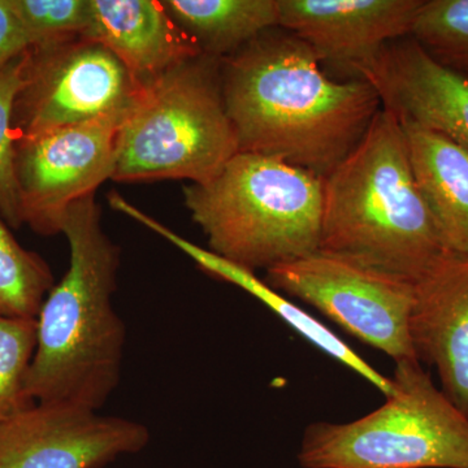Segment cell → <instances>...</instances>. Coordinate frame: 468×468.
Here are the masks:
<instances>
[{
	"label": "cell",
	"instance_id": "ffe728a7",
	"mask_svg": "<svg viewBox=\"0 0 468 468\" xmlns=\"http://www.w3.org/2000/svg\"><path fill=\"white\" fill-rule=\"evenodd\" d=\"M37 346V319L0 315V420L34 405L27 378Z\"/></svg>",
	"mask_w": 468,
	"mask_h": 468
},
{
	"label": "cell",
	"instance_id": "9a60e30c",
	"mask_svg": "<svg viewBox=\"0 0 468 468\" xmlns=\"http://www.w3.org/2000/svg\"><path fill=\"white\" fill-rule=\"evenodd\" d=\"M110 205L111 207L117 209L126 217L133 218L143 226L149 228L154 233L159 234L160 237L167 239L175 248H177L190 260L196 261L197 266L208 275L239 286L252 297L257 298L261 303L266 304L268 309L272 310L277 316L284 320L286 324L294 329L298 335L306 338L314 346L324 351L331 358L337 360L341 365L353 369L359 377L366 378L368 383L378 388L385 397H389L393 393L392 378L383 377L380 372L369 366L362 356L351 349L349 345L341 340L335 332H332L328 326L311 316L309 313L301 309L297 304L292 303L282 292L268 284L266 280H261L260 277L255 275L254 271L233 263V261H228L211 250H206L201 246L190 242L189 239H184L180 234L175 233L174 230L163 226L155 218L134 207L120 194H116L111 198Z\"/></svg>",
	"mask_w": 468,
	"mask_h": 468
},
{
	"label": "cell",
	"instance_id": "4fadbf2b",
	"mask_svg": "<svg viewBox=\"0 0 468 468\" xmlns=\"http://www.w3.org/2000/svg\"><path fill=\"white\" fill-rule=\"evenodd\" d=\"M410 334L419 362L437 368L442 392L468 417V258L445 254L415 284Z\"/></svg>",
	"mask_w": 468,
	"mask_h": 468
},
{
	"label": "cell",
	"instance_id": "3957f363",
	"mask_svg": "<svg viewBox=\"0 0 468 468\" xmlns=\"http://www.w3.org/2000/svg\"><path fill=\"white\" fill-rule=\"evenodd\" d=\"M320 251L414 284L446 254L419 192L401 122L384 107L356 149L323 178Z\"/></svg>",
	"mask_w": 468,
	"mask_h": 468
},
{
	"label": "cell",
	"instance_id": "277c9868",
	"mask_svg": "<svg viewBox=\"0 0 468 468\" xmlns=\"http://www.w3.org/2000/svg\"><path fill=\"white\" fill-rule=\"evenodd\" d=\"M184 198L208 250L254 272L320 250L323 178L282 160L239 151Z\"/></svg>",
	"mask_w": 468,
	"mask_h": 468
},
{
	"label": "cell",
	"instance_id": "e0dca14e",
	"mask_svg": "<svg viewBox=\"0 0 468 468\" xmlns=\"http://www.w3.org/2000/svg\"><path fill=\"white\" fill-rule=\"evenodd\" d=\"M163 5L211 58L230 57L279 27L277 0H167Z\"/></svg>",
	"mask_w": 468,
	"mask_h": 468
},
{
	"label": "cell",
	"instance_id": "44dd1931",
	"mask_svg": "<svg viewBox=\"0 0 468 468\" xmlns=\"http://www.w3.org/2000/svg\"><path fill=\"white\" fill-rule=\"evenodd\" d=\"M27 50L0 73V217L9 228L24 226L16 181V137L12 128L15 101L26 81Z\"/></svg>",
	"mask_w": 468,
	"mask_h": 468
},
{
	"label": "cell",
	"instance_id": "7c38bea8",
	"mask_svg": "<svg viewBox=\"0 0 468 468\" xmlns=\"http://www.w3.org/2000/svg\"><path fill=\"white\" fill-rule=\"evenodd\" d=\"M424 0H277L279 27L356 72L411 34Z\"/></svg>",
	"mask_w": 468,
	"mask_h": 468
},
{
	"label": "cell",
	"instance_id": "603a6c76",
	"mask_svg": "<svg viewBox=\"0 0 468 468\" xmlns=\"http://www.w3.org/2000/svg\"><path fill=\"white\" fill-rule=\"evenodd\" d=\"M29 48V39L11 2L0 0V73Z\"/></svg>",
	"mask_w": 468,
	"mask_h": 468
},
{
	"label": "cell",
	"instance_id": "2e32d148",
	"mask_svg": "<svg viewBox=\"0 0 468 468\" xmlns=\"http://www.w3.org/2000/svg\"><path fill=\"white\" fill-rule=\"evenodd\" d=\"M401 125L419 192L446 254L468 258V149L430 129Z\"/></svg>",
	"mask_w": 468,
	"mask_h": 468
},
{
	"label": "cell",
	"instance_id": "ac0fdd59",
	"mask_svg": "<svg viewBox=\"0 0 468 468\" xmlns=\"http://www.w3.org/2000/svg\"><path fill=\"white\" fill-rule=\"evenodd\" d=\"M54 285L50 266L23 248L0 217V315L37 319Z\"/></svg>",
	"mask_w": 468,
	"mask_h": 468
},
{
	"label": "cell",
	"instance_id": "7402d4cb",
	"mask_svg": "<svg viewBox=\"0 0 468 468\" xmlns=\"http://www.w3.org/2000/svg\"><path fill=\"white\" fill-rule=\"evenodd\" d=\"M30 48L84 36L90 24V0H9Z\"/></svg>",
	"mask_w": 468,
	"mask_h": 468
},
{
	"label": "cell",
	"instance_id": "8992f818",
	"mask_svg": "<svg viewBox=\"0 0 468 468\" xmlns=\"http://www.w3.org/2000/svg\"><path fill=\"white\" fill-rule=\"evenodd\" d=\"M383 406L349 423L311 424L304 468H468V417L417 359L394 369Z\"/></svg>",
	"mask_w": 468,
	"mask_h": 468
},
{
	"label": "cell",
	"instance_id": "5bb4252c",
	"mask_svg": "<svg viewBox=\"0 0 468 468\" xmlns=\"http://www.w3.org/2000/svg\"><path fill=\"white\" fill-rule=\"evenodd\" d=\"M81 38L109 48L143 85L203 55L155 0H90V24Z\"/></svg>",
	"mask_w": 468,
	"mask_h": 468
},
{
	"label": "cell",
	"instance_id": "d6986e66",
	"mask_svg": "<svg viewBox=\"0 0 468 468\" xmlns=\"http://www.w3.org/2000/svg\"><path fill=\"white\" fill-rule=\"evenodd\" d=\"M410 37L443 66L468 75V0H424Z\"/></svg>",
	"mask_w": 468,
	"mask_h": 468
},
{
	"label": "cell",
	"instance_id": "6da1fadb",
	"mask_svg": "<svg viewBox=\"0 0 468 468\" xmlns=\"http://www.w3.org/2000/svg\"><path fill=\"white\" fill-rule=\"evenodd\" d=\"M292 34L267 32L220 58L221 88L241 153L324 178L367 133L381 101L363 79L338 82Z\"/></svg>",
	"mask_w": 468,
	"mask_h": 468
},
{
	"label": "cell",
	"instance_id": "8fae6325",
	"mask_svg": "<svg viewBox=\"0 0 468 468\" xmlns=\"http://www.w3.org/2000/svg\"><path fill=\"white\" fill-rule=\"evenodd\" d=\"M399 122L430 129L468 149V75L437 61L411 37L385 46L356 70Z\"/></svg>",
	"mask_w": 468,
	"mask_h": 468
},
{
	"label": "cell",
	"instance_id": "9c48e42d",
	"mask_svg": "<svg viewBox=\"0 0 468 468\" xmlns=\"http://www.w3.org/2000/svg\"><path fill=\"white\" fill-rule=\"evenodd\" d=\"M128 113L16 141L15 169L24 226L39 236L63 233L70 206L112 178L117 133Z\"/></svg>",
	"mask_w": 468,
	"mask_h": 468
},
{
	"label": "cell",
	"instance_id": "ba28073f",
	"mask_svg": "<svg viewBox=\"0 0 468 468\" xmlns=\"http://www.w3.org/2000/svg\"><path fill=\"white\" fill-rule=\"evenodd\" d=\"M266 272L276 291L315 307L394 362L417 359L410 334L414 282L320 250Z\"/></svg>",
	"mask_w": 468,
	"mask_h": 468
},
{
	"label": "cell",
	"instance_id": "7a4b0ae2",
	"mask_svg": "<svg viewBox=\"0 0 468 468\" xmlns=\"http://www.w3.org/2000/svg\"><path fill=\"white\" fill-rule=\"evenodd\" d=\"M63 234L69 268L37 316L27 396L98 411L120 383L124 356L126 328L112 304L120 249L101 226L94 194L70 206Z\"/></svg>",
	"mask_w": 468,
	"mask_h": 468
},
{
	"label": "cell",
	"instance_id": "5b68a950",
	"mask_svg": "<svg viewBox=\"0 0 468 468\" xmlns=\"http://www.w3.org/2000/svg\"><path fill=\"white\" fill-rule=\"evenodd\" d=\"M239 151L220 58L202 55L144 86L120 125L111 180L207 183Z\"/></svg>",
	"mask_w": 468,
	"mask_h": 468
},
{
	"label": "cell",
	"instance_id": "52a82bcc",
	"mask_svg": "<svg viewBox=\"0 0 468 468\" xmlns=\"http://www.w3.org/2000/svg\"><path fill=\"white\" fill-rule=\"evenodd\" d=\"M144 86L103 45L89 39L27 48L26 81L15 101L16 141L133 109Z\"/></svg>",
	"mask_w": 468,
	"mask_h": 468
},
{
	"label": "cell",
	"instance_id": "30bf717a",
	"mask_svg": "<svg viewBox=\"0 0 468 468\" xmlns=\"http://www.w3.org/2000/svg\"><path fill=\"white\" fill-rule=\"evenodd\" d=\"M149 440L140 421L36 402L0 420V468H103L143 451Z\"/></svg>",
	"mask_w": 468,
	"mask_h": 468
}]
</instances>
